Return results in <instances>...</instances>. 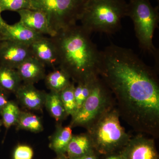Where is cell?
<instances>
[{
    "label": "cell",
    "instance_id": "f546056e",
    "mask_svg": "<svg viewBox=\"0 0 159 159\" xmlns=\"http://www.w3.org/2000/svg\"><path fill=\"white\" fill-rule=\"evenodd\" d=\"M54 159H69L66 155H57V157Z\"/></svg>",
    "mask_w": 159,
    "mask_h": 159
},
{
    "label": "cell",
    "instance_id": "d6a6232c",
    "mask_svg": "<svg viewBox=\"0 0 159 159\" xmlns=\"http://www.w3.org/2000/svg\"><path fill=\"white\" fill-rule=\"evenodd\" d=\"M157 1H158V2H159V0H157Z\"/></svg>",
    "mask_w": 159,
    "mask_h": 159
},
{
    "label": "cell",
    "instance_id": "5b68a950",
    "mask_svg": "<svg viewBox=\"0 0 159 159\" xmlns=\"http://www.w3.org/2000/svg\"><path fill=\"white\" fill-rule=\"evenodd\" d=\"M116 107L112 93L100 77L95 80L92 92L77 114L72 117V128L80 126L88 130L103 116Z\"/></svg>",
    "mask_w": 159,
    "mask_h": 159
},
{
    "label": "cell",
    "instance_id": "30bf717a",
    "mask_svg": "<svg viewBox=\"0 0 159 159\" xmlns=\"http://www.w3.org/2000/svg\"><path fill=\"white\" fill-rule=\"evenodd\" d=\"M20 22L32 31L53 37L57 34L51 29L45 13L39 10L25 9L17 11Z\"/></svg>",
    "mask_w": 159,
    "mask_h": 159
},
{
    "label": "cell",
    "instance_id": "4fadbf2b",
    "mask_svg": "<svg viewBox=\"0 0 159 159\" xmlns=\"http://www.w3.org/2000/svg\"><path fill=\"white\" fill-rule=\"evenodd\" d=\"M15 94L21 104L29 110H39L44 105L47 93L35 88L34 84H21Z\"/></svg>",
    "mask_w": 159,
    "mask_h": 159
},
{
    "label": "cell",
    "instance_id": "83f0119b",
    "mask_svg": "<svg viewBox=\"0 0 159 159\" xmlns=\"http://www.w3.org/2000/svg\"><path fill=\"white\" fill-rule=\"evenodd\" d=\"M100 156L98 154L95 152L88 155L84 156L78 158L74 159H100Z\"/></svg>",
    "mask_w": 159,
    "mask_h": 159
},
{
    "label": "cell",
    "instance_id": "484cf974",
    "mask_svg": "<svg viewBox=\"0 0 159 159\" xmlns=\"http://www.w3.org/2000/svg\"><path fill=\"white\" fill-rule=\"evenodd\" d=\"M5 93L0 90V112L8 102Z\"/></svg>",
    "mask_w": 159,
    "mask_h": 159
},
{
    "label": "cell",
    "instance_id": "8fae6325",
    "mask_svg": "<svg viewBox=\"0 0 159 159\" xmlns=\"http://www.w3.org/2000/svg\"><path fill=\"white\" fill-rule=\"evenodd\" d=\"M0 35L2 40H9L29 46L44 36L27 28L20 22L12 25L6 24L0 30Z\"/></svg>",
    "mask_w": 159,
    "mask_h": 159
},
{
    "label": "cell",
    "instance_id": "7a4b0ae2",
    "mask_svg": "<svg viewBox=\"0 0 159 159\" xmlns=\"http://www.w3.org/2000/svg\"><path fill=\"white\" fill-rule=\"evenodd\" d=\"M81 26H71L52 38L57 54L59 68L66 72L72 81L84 82L99 77L100 51Z\"/></svg>",
    "mask_w": 159,
    "mask_h": 159
},
{
    "label": "cell",
    "instance_id": "4dcf8cb0",
    "mask_svg": "<svg viewBox=\"0 0 159 159\" xmlns=\"http://www.w3.org/2000/svg\"><path fill=\"white\" fill-rule=\"evenodd\" d=\"M2 125V120H0V128H1V126Z\"/></svg>",
    "mask_w": 159,
    "mask_h": 159
},
{
    "label": "cell",
    "instance_id": "ba28073f",
    "mask_svg": "<svg viewBox=\"0 0 159 159\" xmlns=\"http://www.w3.org/2000/svg\"><path fill=\"white\" fill-rule=\"evenodd\" d=\"M120 153L122 159H159L154 139L142 134L131 137Z\"/></svg>",
    "mask_w": 159,
    "mask_h": 159
},
{
    "label": "cell",
    "instance_id": "ac0fdd59",
    "mask_svg": "<svg viewBox=\"0 0 159 159\" xmlns=\"http://www.w3.org/2000/svg\"><path fill=\"white\" fill-rule=\"evenodd\" d=\"M44 106L51 116L57 122H61L68 116L61 99L59 93L51 91L46 94Z\"/></svg>",
    "mask_w": 159,
    "mask_h": 159
},
{
    "label": "cell",
    "instance_id": "52a82bcc",
    "mask_svg": "<svg viewBox=\"0 0 159 159\" xmlns=\"http://www.w3.org/2000/svg\"><path fill=\"white\" fill-rule=\"evenodd\" d=\"M87 0H31L34 10L45 13L53 31L57 33L77 25Z\"/></svg>",
    "mask_w": 159,
    "mask_h": 159
},
{
    "label": "cell",
    "instance_id": "7402d4cb",
    "mask_svg": "<svg viewBox=\"0 0 159 159\" xmlns=\"http://www.w3.org/2000/svg\"><path fill=\"white\" fill-rule=\"evenodd\" d=\"M98 77L84 82L78 83L77 85L75 86L74 97L77 107L76 114L82 107L84 103L90 94L94 82Z\"/></svg>",
    "mask_w": 159,
    "mask_h": 159
},
{
    "label": "cell",
    "instance_id": "1f68e13d",
    "mask_svg": "<svg viewBox=\"0 0 159 159\" xmlns=\"http://www.w3.org/2000/svg\"><path fill=\"white\" fill-rule=\"evenodd\" d=\"M2 40V37H1V35H0V42H1V41Z\"/></svg>",
    "mask_w": 159,
    "mask_h": 159
},
{
    "label": "cell",
    "instance_id": "5bb4252c",
    "mask_svg": "<svg viewBox=\"0 0 159 159\" xmlns=\"http://www.w3.org/2000/svg\"><path fill=\"white\" fill-rule=\"evenodd\" d=\"M45 66L31 56L16 69L24 84H34L45 77Z\"/></svg>",
    "mask_w": 159,
    "mask_h": 159
},
{
    "label": "cell",
    "instance_id": "3957f363",
    "mask_svg": "<svg viewBox=\"0 0 159 159\" xmlns=\"http://www.w3.org/2000/svg\"><path fill=\"white\" fill-rule=\"evenodd\" d=\"M127 6L125 0H87L80 19L81 25L91 34H114L121 29Z\"/></svg>",
    "mask_w": 159,
    "mask_h": 159
},
{
    "label": "cell",
    "instance_id": "6da1fadb",
    "mask_svg": "<svg viewBox=\"0 0 159 159\" xmlns=\"http://www.w3.org/2000/svg\"><path fill=\"white\" fill-rule=\"evenodd\" d=\"M99 76L116 99L120 119L135 131L159 137L157 72L132 50L111 44L100 51Z\"/></svg>",
    "mask_w": 159,
    "mask_h": 159
},
{
    "label": "cell",
    "instance_id": "44dd1931",
    "mask_svg": "<svg viewBox=\"0 0 159 159\" xmlns=\"http://www.w3.org/2000/svg\"><path fill=\"white\" fill-rule=\"evenodd\" d=\"M21 111L16 102L8 101L0 112L2 123L6 129H9L12 125H16Z\"/></svg>",
    "mask_w": 159,
    "mask_h": 159
},
{
    "label": "cell",
    "instance_id": "8992f818",
    "mask_svg": "<svg viewBox=\"0 0 159 159\" xmlns=\"http://www.w3.org/2000/svg\"><path fill=\"white\" fill-rule=\"evenodd\" d=\"M126 16L133 22L139 46L157 59V51L153 44L154 33L158 25V7H153L149 0H129Z\"/></svg>",
    "mask_w": 159,
    "mask_h": 159
},
{
    "label": "cell",
    "instance_id": "e0dca14e",
    "mask_svg": "<svg viewBox=\"0 0 159 159\" xmlns=\"http://www.w3.org/2000/svg\"><path fill=\"white\" fill-rule=\"evenodd\" d=\"M21 81L16 70L0 66V90L5 93H15Z\"/></svg>",
    "mask_w": 159,
    "mask_h": 159
},
{
    "label": "cell",
    "instance_id": "d4e9b609",
    "mask_svg": "<svg viewBox=\"0 0 159 159\" xmlns=\"http://www.w3.org/2000/svg\"><path fill=\"white\" fill-rule=\"evenodd\" d=\"M33 156L34 151L30 146L19 145L13 151L12 159H32Z\"/></svg>",
    "mask_w": 159,
    "mask_h": 159
},
{
    "label": "cell",
    "instance_id": "9c48e42d",
    "mask_svg": "<svg viewBox=\"0 0 159 159\" xmlns=\"http://www.w3.org/2000/svg\"><path fill=\"white\" fill-rule=\"evenodd\" d=\"M31 56L30 46L9 40L0 42V66L16 70Z\"/></svg>",
    "mask_w": 159,
    "mask_h": 159
},
{
    "label": "cell",
    "instance_id": "ffe728a7",
    "mask_svg": "<svg viewBox=\"0 0 159 159\" xmlns=\"http://www.w3.org/2000/svg\"><path fill=\"white\" fill-rule=\"evenodd\" d=\"M16 125L17 129L28 130L32 132L39 133L43 130L40 118L27 112L21 111Z\"/></svg>",
    "mask_w": 159,
    "mask_h": 159
},
{
    "label": "cell",
    "instance_id": "cb8c5ba5",
    "mask_svg": "<svg viewBox=\"0 0 159 159\" xmlns=\"http://www.w3.org/2000/svg\"><path fill=\"white\" fill-rule=\"evenodd\" d=\"M33 9L31 0H0V10L18 11L22 9Z\"/></svg>",
    "mask_w": 159,
    "mask_h": 159
},
{
    "label": "cell",
    "instance_id": "603a6c76",
    "mask_svg": "<svg viewBox=\"0 0 159 159\" xmlns=\"http://www.w3.org/2000/svg\"><path fill=\"white\" fill-rule=\"evenodd\" d=\"M75 83L72 81L71 84L60 92L61 99L68 116L73 117L77 112V107L74 97Z\"/></svg>",
    "mask_w": 159,
    "mask_h": 159
},
{
    "label": "cell",
    "instance_id": "f1b7e54d",
    "mask_svg": "<svg viewBox=\"0 0 159 159\" xmlns=\"http://www.w3.org/2000/svg\"><path fill=\"white\" fill-rule=\"evenodd\" d=\"M2 12V11L0 10V30L7 24L2 17V16H1Z\"/></svg>",
    "mask_w": 159,
    "mask_h": 159
},
{
    "label": "cell",
    "instance_id": "9a60e30c",
    "mask_svg": "<svg viewBox=\"0 0 159 159\" xmlns=\"http://www.w3.org/2000/svg\"><path fill=\"white\" fill-rule=\"evenodd\" d=\"M96 152L88 133L73 135L66 155L69 159L81 157ZM97 153V152H96Z\"/></svg>",
    "mask_w": 159,
    "mask_h": 159
},
{
    "label": "cell",
    "instance_id": "d6986e66",
    "mask_svg": "<svg viewBox=\"0 0 159 159\" xmlns=\"http://www.w3.org/2000/svg\"><path fill=\"white\" fill-rule=\"evenodd\" d=\"M46 85L51 91L59 93L71 84V78L66 72L58 68L46 75Z\"/></svg>",
    "mask_w": 159,
    "mask_h": 159
},
{
    "label": "cell",
    "instance_id": "7c38bea8",
    "mask_svg": "<svg viewBox=\"0 0 159 159\" xmlns=\"http://www.w3.org/2000/svg\"><path fill=\"white\" fill-rule=\"evenodd\" d=\"M31 55L45 66L58 65L57 49L52 38L44 36L30 46Z\"/></svg>",
    "mask_w": 159,
    "mask_h": 159
},
{
    "label": "cell",
    "instance_id": "4316f807",
    "mask_svg": "<svg viewBox=\"0 0 159 159\" xmlns=\"http://www.w3.org/2000/svg\"><path fill=\"white\" fill-rule=\"evenodd\" d=\"M100 159H122L120 152L100 156Z\"/></svg>",
    "mask_w": 159,
    "mask_h": 159
},
{
    "label": "cell",
    "instance_id": "277c9868",
    "mask_svg": "<svg viewBox=\"0 0 159 159\" xmlns=\"http://www.w3.org/2000/svg\"><path fill=\"white\" fill-rule=\"evenodd\" d=\"M116 107L87 130L95 152L100 156L120 152L131 136L121 125Z\"/></svg>",
    "mask_w": 159,
    "mask_h": 159
},
{
    "label": "cell",
    "instance_id": "2e32d148",
    "mask_svg": "<svg viewBox=\"0 0 159 159\" xmlns=\"http://www.w3.org/2000/svg\"><path fill=\"white\" fill-rule=\"evenodd\" d=\"M72 128L70 125L63 126L59 124L51 137L49 147L57 155L66 154L68 146L73 136Z\"/></svg>",
    "mask_w": 159,
    "mask_h": 159
}]
</instances>
